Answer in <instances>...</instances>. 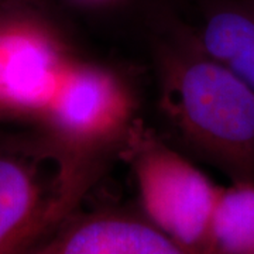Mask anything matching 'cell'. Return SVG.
<instances>
[{
    "label": "cell",
    "instance_id": "cell-1",
    "mask_svg": "<svg viewBox=\"0 0 254 254\" xmlns=\"http://www.w3.org/2000/svg\"><path fill=\"white\" fill-rule=\"evenodd\" d=\"M158 109L182 145L226 174L254 182V89L210 58L185 24L153 41Z\"/></svg>",
    "mask_w": 254,
    "mask_h": 254
},
{
    "label": "cell",
    "instance_id": "cell-2",
    "mask_svg": "<svg viewBox=\"0 0 254 254\" xmlns=\"http://www.w3.org/2000/svg\"><path fill=\"white\" fill-rule=\"evenodd\" d=\"M108 151L72 144L40 122H0V254H26L78 210Z\"/></svg>",
    "mask_w": 254,
    "mask_h": 254
},
{
    "label": "cell",
    "instance_id": "cell-3",
    "mask_svg": "<svg viewBox=\"0 0 254 254\" xmlns=\"http://www.w3.org/2000/svg\"><path fill=\"white\" fill-rule=\"evenodd\" d=\"M118 150L131 168L145 218L177 242L209 254L210 225L223 187L138 119Z\"/></svg>",
    "mask_w": 254,
    "mask_h": 254
},
{
    "label": "cell",
    "instance_id": "cell-4",
    "mask_svg": "<svg viewBox=\"0 0 254 254\" xmlns=\"http://www.w3.org/2000/svg\"><path fill=\"white\" fill-rule=\"evenodd\" d=\"M126 85L112 71L75 61L40 123L85 148H119L134 120Z\"/></svg>",
    "mask_w": 254,
    "mask_h": 254
},
{
    "label": "cell",
    "instance_id": "cell-5",
    "mask_svg": "<svg viewBox=\"0 0 254 254\" xmlns=\"http://www.w3.org/2000/svg\"><path fill=\"white\" fill-rule=\"evenodd\" d=\"M26 254H202L123 210H75Z\"/></svg>",
    "mask_w": 254,
    "mask_h": 254
},
{
    "label": "cell",
    "instance_id": "cell-6",
    "mask_svg": "<svg viewBox=\"0 0 254 254\" xmlns=\"http://www.w3.org/2000/svg\"><path fill=\"white\" fill-rule=\"evenodd\" d=\"M188 27L210 58L254 89V0H205Z\"/></svg>",
    "mask_w": 254,
    "mask_h": 254
},
{
    "label": "cell",
    "instance_id": "cell-7",
    "mask_svg": "<svg viewBox=\"0 0 254 254\" xmlns=\"http://www.w3.org/2000/svg\"><path fill=\"white\" fill-rule=\"evenodd\" d=\"M209 254H254V182L222 188L210 225Z\"/></svg>",
    "mask_w": 254,
    "mask_h": 254
},
{
    "label": "cell",
    "instance_id": "cell-8",
    "mask_svg": "<svg viewBox=\"0 0 254 254\" xmlns=\"http://www.w3.org/2000/svg\"><path fill=\"white\" fill-rule=\"evenodd\" d=\"M7 16H10V14H6V13H3V11H0V21H3L4 18L7 17Z\"/></svg>",
    "mask_w": 254,
    "mask_h": 254
}]
</instances>
